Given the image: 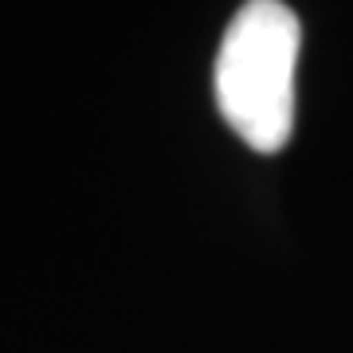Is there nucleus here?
<instances>
[{
	"label": "nucleus",
	"instance_id": "f257e3e1",
	"mask_svg": "<svg viewBox=\"0 0 353 353\" xmlns=\"http://www.w3.org/2000/svg\"><path fill=\"white\" fill-rule=\"evenodd\" d=\"M299 16L283 0H248L216 55V106L255 153H279L294 130Z\"/></svg>",
	"mask_w": 353,
	"mask_h": 353
}]
</instances>
